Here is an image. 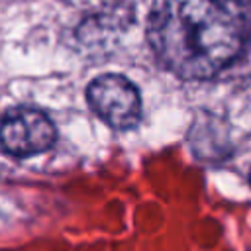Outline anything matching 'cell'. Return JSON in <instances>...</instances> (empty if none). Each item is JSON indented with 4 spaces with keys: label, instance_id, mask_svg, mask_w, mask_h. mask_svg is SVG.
<instances>
[{
    "label": "cell",
    "instance_id": "1",
    "mask_svg": "<svg viewBox=\"0 0 251 251\" xmlns=\"http://www.w3.org/2000/svg\"><path fill=\"white\" fill-rule=\"evenodd\" d=\"M147 39L180 78H212L251 41V0H155Z\"/></svg>",
    "mask_w": 251,
    "mask_h": 251
},
{
    "label": "cell",
    "instance_id": "2",
    "mask_svg": "<svg viewBox=\"0 0 251 251\" xmlns=\"http://www.w3.org/2000/svg\"><path fill=\"white\" fill-rule=\"evenodd\" d=\"M86 100L96 116L116 129H129L141 118V96L122 75L94 78L86 88Z\"/></svg>",
    "mask_w": 251,
    "mask_h": 251
},
{
    "label": "cell",
    "instance_id": "3",
    "mask_svg": "<svg viewBox=\"0 0 251 251\" xmlns=\"http://www.w3.org/2000/svg\"><path fill=\"white\" fill-rule=\"evenodd\" d=\"M55 143V126L49 116L33 108H16L0 124V145L14 157L47 151Z\"/></svg>",
    "mask_w": 251,
    "mask_h": 251
}]
</instances>
